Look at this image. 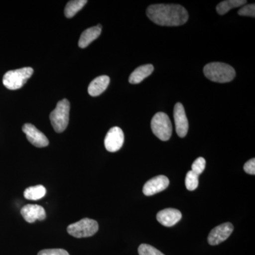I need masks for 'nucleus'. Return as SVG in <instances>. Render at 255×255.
Here are the masks:
<instances>
[{
	"label": "nucleus",
	"mask_w": 255,
	"mask_h": 255,
	"mask_svg": "<svg viewBox=\"0 0 255 255\" xmlns=\"http://www.w3.org/2000/svg\"><path fill=\"white\" fill-rule=\"evenodd\" d=\"M146 13L152 22L159 26H182L187 23L189 18L187 9L179 4L150 5Z\"/></svg>",
	"instance_id": "obj_1"
},
{
	"label": "nucleus",
	"mask_w": 255,
	"mask_h": 255,
	"mask_svg": "<svg viewBox=\"0 0 255 255\" xmlns=\"http://www.w3.org/2000/svg\"><path fill=\"white\" fill-rule=\"evenodd\" d=\"M204 73L209 80L219 83L232 81L236 77V71L233 67L228 64L218 62L205 65Z\"/></svg>",
	"instance_id": "obj_2"
},
{
	"label": "nucleus",
	"mask_w": 255,
	"mask_h": 255,
	"mask_svg": "<svg viewBox=\"0 0 255 255\" xmlns=\"http://www.w3.org/2000/svg\"><path fill=\"white\" fill-rule=\"evenodd\" d=\"M70 110V102L64 99L57 104L55 110L50 113V122L55 132H63L68 127Z\"/></svg>",
	"instance_id": "obj_3"
},
{
	"label": "nucleus",
	"mask_w": 255,
	"mask_h": 255,
	"mask_svg": "<svg viewBox=\"0 0 255 255\" xmlns=\"http://www.w3.org/2000/svg\"><path fill=\"white\" fill-rule=\"evenodd\" d=\"M33 73V68L29 67L10 70L3 77V85L9 90H18L26 84Z\"/></svg>",
	"instance_id": "obj_4"
},
{
	"label": "nucleus",
	"mask_w": 255,
	"mask_h": 255,
	"mask_svg": "<svg viewBox=\"0 0 255 255\" xmlns=\"http://www.w3.org/2000/svg\"><path fill=\"white\" fill-rule=\"evenodd\" d=\"M151 128L156 137L162 141L169 140L172 133V123L167 114L158 112L151 121Z\"/></svg>",
	"instance_id": "obj_5"
},
{
	"label": "nucleus",
	"mask_w": 255,
	"mask_h": 255,
	"mask_svg": "<svg viewBox=\"0 0 255 255\" xmlns=\"http://www.w3.org/2000/svg\"><path fill=\"white\" fill-rule=\"evenodd\" d=\"M98 230V223L95 220L87 218L70 224L67 228L69 234L76 238L91 237L97 233Z\"/></svg>",
	"instance_id": "obj_6"
},
{
	"label": "nucleus",
	"mask_w": 255,
	"mask_h": 255,
	"mask_svg": "<svg viewBox=\"0 0 255 255\" xmlns=\"http://www.w3.org/2000/svg\"><path fill=\"white\" fill-rule=\"evenodd\" d=\"M124 134L119 127H113L109 130L105 139L106 149L111 152L120 150L124 145Z\"/></svg>",
	"instance_id": "obj_7"
},
{
	"label": "nucleus",
	"mask_w": 255,
	"mask_h": 255,
	"mask_svg": "<svg viewBox=\"0 0 255 255\" xmlns=\"http://www.w3.org/2000/svg\"><path fill=\"white\" fill-rule=\"evenodd\" d=\"M234 227L232 223H226L214 228L209 233L208 242L211 246H217L226 241L232 234Z\"/></svg>",
	"instance_id": "obj_8"
},
{
	"label": "nucleus",
	"mask_w": 255,
	"mask_h": 255,
	"mask_svg": "<svg viewBox=\"0 0 255 255\" xmlns=\"http://www.w3.org/2000/svg\"><path fill=\"white\" fill-rule=\"evenodd\" d=\"M174 119L175 122L176 132L178 136L185 137L189 130V122H188L184 106L181 103H177L174 106Z\"/></svg>",
	"instance_id": "obj_9"
},
{
	"label": "nucleus",
	"mask_w": 255,
	"mask_h": 255,
	"mask_svg": "<svg viewBox=\"0 0 255 255\" xmlns=\"http://www.w3.org/2000/svg\"><path fill=\"white\" fill-rule=\"evenodd\" d=\"M23 132L26 134L28 141L37 147H44L48 145L49 141L44 134L31 124L23 126Z\"/></svg>",
	"instance_id": "obj_10"
},
{
	"label": "nucleus",
	"mask_w": 255,
	"mask_h": 255,
	"mask_svg": "<svg viewBox=\"0 0 255 255\" xmlns=\"http://www.w3.org/2000/svg\"><path fill=\"white\" fill-rule=\"evenodd\" d=\"M169 184V179L166 176H157L152 178L144 184L142 192L145 196H152L167 189Z\"/></svg>",
	"instance_id": "obj_11"
},
{
	"label": "nucleus",
	"mask_w": 255,
	"mask_h": 255,
	"mask_svg": "<svg viewBox=\"0 0 255 255\" xmlns=\"http://www.w3.org/2000/svg\"><path fill=\"white\" fill-rule=\"evenodd\" d=\"M21 214L26 222L34 223L35 221H43L46 218V211L41 206L28 204L21 210Z\"/></svg>",
	"instance_id": "obj_12"
},
{
	"label": "nucleus",
	"mask_w": 255,
	"mask_h": 255,
	"mask_svg": "<svg viewBox=\"0 0 255 255\" xmlns=\"http://www.w3.org/2000/svg\"><path fill=\"white\" fill-rule=\"evenodd\" d=\"M182 213L175 209H166L157 214V220L162 226L172 227L182 219Z\"/></svg>",
	"instance_id": "obj_13"
},
{
	"label": "nucleus",
	"mask_w": 255,
	"mask_h": 255,
	"mask_svg": "<svg viewBox=\"0 0 255 255\" xmlns=\"http://www.w3.org/2000/svg\"><path fill=\"white\" fill-rule=\"evenodd\" d=\"M110 78L107 75L97 77L88 87V93L92 97H97L103 93L110 85Z\"/></svg>",
	"instance_id": "obj_14"
},
{
	"label": "nucleus",
	"mask_w": 255,
	"mask_h": 255,
	"mask_svg": "<svg viewBox=\"0 0 255 255\" xmlns=\"http://www.w3.org/2000/svg\"><path fill=\"white\" fill-rule=\"evenodd\" d=\"M102 28L101 25H97V26L85 30L80 36L78 43L79 47L81 48H86L90 43H92V41L97 39L102 33Z\"/></svg>",
	"instance_id": "obj_15"
},
{
	"label": "nucleus",
	"mask_w": 255,
	"mask_h": 255,
	"mask_svg": "<svg viewBox=\"0 0 255 255\" xmlns=\"http://www.w3.org/2000/svg\"><path fill=\"white\" fill-rule=\"evenodd\" d=\"M154 70L153 65L151 64L141 65L135 69L129 77V82L130 84H139L145 80L147 77L150 76Z\"/></svg>",
	"instance_id": "obj_16"
},
{
	"label": "nucleus",
	"mask_w": 255,
	"mask_h": 255,
	"mask_svg": "<svg viewBox=\"0 0 255 255\" xmlns=\"http://www.w3.org/2000/svg\"><path fill=\"white\" fill-rule=\"evenodd\" d=\"M46 194V188L42 185H37L27 188L23 192V196L28 200L37 201L44 197Z\"/></svg>",
	"instance_id": "obj_17"
},
{
	"label": "nucleus",
	"mask_w": 255,
	"mask_h": 255,
	"mask_svg": "<svg viewBox=\"0 0 255 255\" xmlns=\"http://www.w3.org/2000/svg\"><path fill=\"white\" fill-rule=\"evenodd\" d=\"M246 3V0H227L221 1L216 6V11L220 15H223L228 12L230 10L243 6Z\"/></svg>",
	"instance_id": "obj_18"
},
{
	"label": "nucleus",
	"mask_w": 255,
	"mask_h": 255,
	"mask_svg": "<svg viewBox=\"0 0 255 255\" xmlns=\"http://www.w3.org/2000/svg\"><path fill=\"white\" fill-rule=\"evenodd\" d=\"M87 3V0H74L68 1L65 9V15L67 18H72L80 11Z\"/></svg>",
	"instance_id": "obj_19"
},
{
	"label": "nucleus",
	"mask_w": 255,
	"mask_h": 255,
	"mask_svg": "<svg viewBox=\"0 0 255 255\" xmlns=\"http://www.w3.org/2000/svg\"><path fill=\"white\" fill-rule=\"evenodd\" d=\"M185 185L188 190H195L199 186V175L191 170L188 172L186 175Z\"/></svg>",
	"instance_id": "obj_20"
},
{
	"label": "nucleus",
	"mask_w": 255,
	"mask_h": 255,
	"mask_svg": "<svg viewBox=\"0 0 255 255\" xmlns=\"http://www.w3.org/2000/svg\"><path fill=\"white\" fill-rule=\"evenodd\" d=\"M137 251L139 255H164L163 253L150 245L141 244L139 246Z\"/></svg>",
	"instance_id": "obj_21"
},
{
	"label": "nucleus",
	"mask_w": 255,
	"mask_h": 255,
	"mask_svg": "<svg viewBox=\"0 0 255 255\" xmlns=\"http://www.w3.org/2000/svg\"><path fill=\"white\" fill-rule=\"evenodd\" d=\"M206 167V160L204 157H199L193 162L192 166H191V171L194 172V173L199 174L202 173L204 172V169Z\"/></svg>",
	"instance_id": "obj_22"
},
{
	"label": "nucleus",
	"mask_w": 255,
	"mask_h": 255,
	"mask_svg": "<svg viewBox=\"0 0 255 255\" xmlns=\"http://www.w3.org/2000/svg\"><path fill=\"white\" fill-rule=\"evenodd\" d=\"M238 13L240 16H251V17H255V4H251L246 5V6H243V7L238 11Z\"/></svg>",
	"instance_id": "obj_23"
},
{
	"label": "nucleus",
	"mask_w": 255,
	"mask_h": 255,
	"mask_svg": "<svg viewBox=\"0 0 255 255\" xmlns=\"http://www.w3.org/2000/svg\"><path fill=\"white\" fill-rule=\"evenodd\" d=\"M38 255H70V254L63 249H46L40 251Z\"/></svg>",
	"instance_id": "obj_24"
},
{
	"label": "nucleus",
	"mask_w": 255,
	"mask_h": 255,
	"mask_svg": "<svg viewBox=\"0 0 255 255\" xmlns=\"http://www.w3.org/2000/svg\"><path fill=\"white\" fill-rule=\"evenodd\" d=\"M245 172L252 175L255 174V159H250L244 165Z\"/></svg>",
	"instance_id": "obj_25"
}]
</instances>
